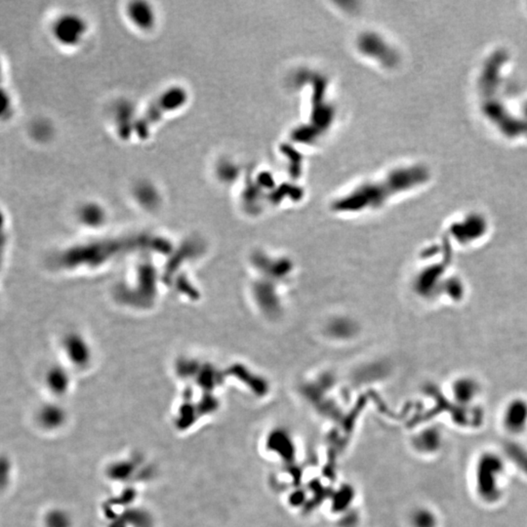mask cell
<instances>
[{
    "label": "cell",
    "instance_id": "1",
    "mask_svg": "<svg viewBox=\"0 0 527 527\" xmlns=\"http://www.w3.org/2000/svg\"><path fill=\"white\" fill-rule=\"evenodd\" d=\"M504 463L496 454H486L476 465V483L478 493L483 500L494 502L501 495Z\"/></svg>",
    "mask_w": 527,
    "mask_h": 527
},
{
    "label": "cell",
    "instance_id": "2",
    "mask_svg": "<svg viewBox=\"0 0 527 527\" xmlns=\"http://www.w3.org/2000/svg\"><path fill=\"white\" fill-rule=\"evenodd\" d=\"M186 101V93L180 89H174L172 91L165 93L160 100L155 103L154 105L147 112L143 119L138 122L136 125V134L140 138H145L149 134L150 128L157 123L163 115L169 110L177 109Z\"/></svg>",
    "mask_w": 527,
    "mask_h": 527
},
{
    "label": "cell",
    "instance_id": "3",
    "mask_svg": "<svg viewBox=\"0 0 527 527\" xmlns=\"http://www.w3.org/2000/svg\"><path fill=\"white\" fill-rule=\"evenodd\" d=\"M84 32L82 21L74 15L58 17L51 26L53 39L63 46H72L79 42Z\"/></svg>",
    "mask_w": 527,
    "mask_h": 527
},
{
    "label": "cell",
    "instance_id": "4",
    "mask_svg": "<svg viewBox=\"0 0 527 527\" xmlns=\"http://www.w3.org/2000/svg\"><path fill=\"white\" fill-rule=\"evenodd\" d=\"M504 423L509 431L521 434L527 426V405L523 401H514L506 409Z\"/></svg>",
    "mask_w": 527,
    "mask_h": 527
},
{
    "label": "cell",
    "instance_id": "5",
    "mask_svg": "<svg viewBox=\"0 0 527 527\" xmlns=\"http://www.w3.org/2000/svg\"><path fill=\"white\" fill-rule=\"evenodd\" d=\"M65 411L57 405H45L37 414V422L45 431H57L66 422Z\"/></svg>",
    "mask_w": 527,
    "mask_h": 527
},
{
    "label": "cell",
    "instance_id": "6",
    "mask_svg": "<svg viewBox=\"0 0 527 527\" xmlns=\"http://www.w3.org/2000/svg\"><path fill=\"white\" fill-rule=\"evenodd\" d=\"M16 114V103L12 92L0 84V124L11 122Z\"/></svg>",
    "mask_w": 527,
    "mask_h": 527
},
{
    "label": "cell",
    "instance_id": "7",
    "mask_svg": "<svg viewBox=\"0 0 527 527\" xmlns=\"http://www.w3.org/2000/svg\"><path fill=\"white\" fill-rule=\"evenodd\" d=\"M45 527H72V519L67 511L54 509L45 514Z\"/></svg>",
    "mask_w": 527,
    "mask_h": 527
},
{
    "label": "cell",
    "instance_id": "8",
    "mask_svg": "<svg viewBox=\"0 0 527 527\" xmlns=\"http://www.w3.org/2000/svg\"><path fill=\"white\" fill-rule=\"evenodd\" d=\"M507 454L509 458L513 459L514 463L519 467L527 474V451L526 449L518 446V444H509L507 449Z\"/></svg>",
    "mask_w": 527,
    "mask_h": 527
},
{
    "label": "cell",
    "instance_id": "9",
    "mask_svg": "<svg viewBox=\"0 0 527 527\" xmlns=\"http://www.w3.org/2000/svg\"><path fill=\"white\" fill-rule=\"evenodd\" d=\"M412 523L415 527H434L436 521L431 512L419 509L413 514Z\"/></svg>",
    "mask_w": 527,
    "mask_h": 527
},
{
    "label": "cell",
    "instance_id": "10",
    "mask_svg": "<svg viewBox=\"0 0 527 527\" xmlns=\"http://www.w3.org/2000/svg\"><path fill=\"white\" fill-rule=\"evenodd\" d=\"M11 463L6 459L0 458V489L4 488L11 481Z\"/></svg>",
    "mask_w": 527,
    "mask_h": 527
},
{
    "label": "cell",
    "instance_id": "11",
    "mask_svg": "<svg viewBox=\"0 0 527 527\" xmlns=\"http://www.w3.org/2000/svg\"><path fill=\"white\" fill-rule=\"evenodd\" d=\"M5 74H6V65H5L4 56L0 54V84H4Z\"/></svg>",
    "mask_w": 527,
    "mask_h": 527
}]
</instances>
